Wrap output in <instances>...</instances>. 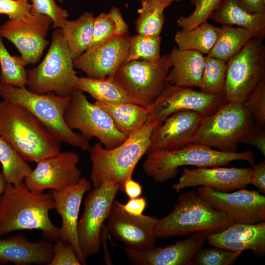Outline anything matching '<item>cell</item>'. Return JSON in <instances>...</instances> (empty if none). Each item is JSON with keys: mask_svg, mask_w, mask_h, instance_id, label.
Returning <instances> with one entry per match:
<instances>
[{"mask_svg": "<svg viewBox=\"0 0 265 265\" xmlns=\"http://www.w3.org/2000/svg\"><path fill=\"white\" fill-rule=\"evenodd\" d=\"M94 104L110 115L118 131L127 136L146 123V107L131 103L109 104L95 101Z\"/></svg>", "mask_w": 265, "mask_h": 265, "instance_id": "28", "label": "cell"}, {"mask_svg": "<svg viewBox=\"0 0 265 265\" xmlns=\"http://www.w3.org/2000/svg\"><path fill=\"white\" fill-rule=\"evenodd\" d=\"M201 248L194 255L192 265H229L233 264L241 252H234L220 247Z\"/></svg>", "mask_w": 265, "mask_h": 265, "instance_id": "38", "label": "cell"}, {"mask_svg": "<svg viewBox=\"0 0 265 265\" xmlns=\"http://www.w3.org/2000/svg\"><path fill=\"white\" fill-rule=\"evenodd\" d=\"M172 66L171 54L167 53L156 62L144 60L127 62L113 78L131 97L148 107L169 84L168 74Z\"/></svg>", "mask_w": 265, "mask_h": 265, "instance_id": "9", "label": "cell"}, {"mask_svg": "<svg viewBox=\"0 0 265 265\" xmlns=\"http://www.w3.org/2000/svg\"><path fill=\"white\" fill-rule=\"evenodd\" d=\"M161 37L160 35L149 36L137 34L131 36L125 63L136 60L158 62L161 56Z\"/></svg>", "mask_w": 265, "mask_h": 265, "instance_id": "35", "label": "cell"}, {"mask_svg": "<svg viewBox=\"0 0 265 265\" xmlns=\"http://www.w3.org/2000/svg\"><path fill=\"white\" fill-rule=\"evenodd\" d=\"M217 38V26L208 21L189 29L176 32L174 41L178 49L191 50L208 55Z\"/></svg>", "mask_w": 265, "mask_h": 265, "instance_id": "31", "label": "cell"}, {"mask_svg": "<svg viewBox=\"0 0 265 265\" xmlns=\"http://www.w3.org/2000/svg\"><path fill=\"white\" fill-rule=\"evenodd\" d=\"M147 205L146 198L138 197L130 199L125 204H122V208L127 213L133 215H140L142 214Z\"/></svg>", "mask_w": 265, "mask_h": 265, "instance_id": "45", "label": "cell"}, {"mask_svg": "<svg viewBox=\"0 0 265 265\" xmlns=\"http://www.w3.org/2000/svg\"><path fill=\"white\" fill-rule=\"evenodd\" d=\"M225 99L223 94H211L190 87L169 84L161 94L147 107L146 124L155 126L180 111L192 110L204 117L214 113Z\"/></svg>", "mask_w": 265, "mask_h": 265, "instance_id": "13", "label": "cell"}, {"mask_svg": "<svg viewBox=\"0 0 265 265\" xmlns=\"http://www.w3.org/2000/svg\"><path fill=\"white\" fill-rule=\"evenodd\" d=\"M146 155L143 169L157 183L174 178L178 173L179 167L182 166L198 167L226 166L231 161L242 160L253 166L256 160L254 154L251 150L229 153L194 143L179 150L157 151Z\"/></svg>", "mask_w": 265, "mask_h": 265, "instance_id": "5", "label": "cell"}, {"mask_svg": "<svg viewBox=\"0 0 265 265\" xmlns=\"http://www.w3.org/2000/svg\"><path fill=\"white\" fill-rule=\"evenodd\" d=\"M80 157L72 151H60L37 162L24 183L31 190L43 192L60 190L77 183L81 177L77 165Z\"/></svg>", "mask_w": 265, "mask_h": 265, "instance_id": "16", "label": "cell"}, {"mask_svg": "<svg viewBox=\"0 0 265 265\" xmlns=\"http://www.w3.org/2000/svg\"><path fill=\"white\" fill-rule=\"evenodd\" d=\"M64 0H57V1L60 3H63Z\"/></svg>", "mask_w": 265, "mask_h": 265, "instance_id": "52", "label": "cell"}, {"mask_svg": "<svg viewBox=\"0 0 265 265\" xmlns=\"http://www.w3.org/2000/svg\"><path fill=\"white\" fill-rule=\"evenodd\" d=\"M221 25L237 26L253 32L256 38H265V13H250L239 7L234 0H223L209 17Z\"/></svg>", "mask_w": 265, "mask_h": 265, "instance_id": "26", "label": "cell"}, {"mask_svg": "<svg viewBox=\"0 0 265 265\" xmlns=\"http://www.w3.org/2000/svg\"><path fill=\"white\" fill-rule=\"evenodd\" d=\"M142 187L138 182L132 178L127 180L124 184V192L130 199L140 197L142 194Z\"/></svg>", "mask_w": 265, "mask_h": 265, "instance_id": "48", "label": "cell"}, {"mask_svg": "<svg viewBox=\"0 0 265 265\" xmlns=\"http://www.w3.org/2000/svg\"><path fill=\"white\" fill-rule=\"evenodd\" d=\"M94 17L92 12H85L76 20L64 21L62 31L74 60L89 48L93 36Z\"/></svg>", "mask_w": 265, "mask_h": 265, "instance_id": "29", "label": "cell"}, {"mask_svg": "<svg viewBox=\"0 0 265 265\" xmlns=\"http://www.w3.org/2000/svg\"><path fill=\"white\" fill-rule=\"evenodd\" d=\"M0 136L26 162H37L61 150V142L23 106L0 102Z\"/></svg>", "mask_w": 265, "mask_h": 265, "instance_id": "2", "label": "cell"}, {"mask_svg": "<svg viewBox=\"0 0 265 265\" xmlns=\"http://www.w3.org/2000/svg\"><path fill=\"white\" fill-rule=\"evenodd\" d=\"M172 67L168 74L172 85L200 88L204 65L203 54L195 51L182 50L175 47L172 49Z\"/></svg>", "mask_w": 265, "mask_h": 265, "instance_id": "25", "label": "cell"}, {"mask_svg": "<svg viewBox=\"0 0 265 265\" xmlns=\"http://www.w3.org/2000/svg\"><path fill=\"white\" fill-rule=\"evenodd\" d=\"M252 167H183L178 183L171 186L177 192L189 187H209L217 191L229 192L246 187L249 184Z\"/></svg>", "mask_w": 265, "mask_h": 265, "instance_id": "20", "label": "cell"}, {"mask_svg": "<svg viewBox=\"0 0 265 265\" xmlns=\"http://www.w3.org/2000/svg\"><path fill=\"white\" fill-rule=\"evenodd\" d=\"M8 185L7 182L3 174L2 170L0 168V200L1 196L4 192Z\"/></svg>", "mask_w": 265, "mask_h": 265, "instance_id": "50", "label": "cell"}, {"mask_svg": "<svg viewBox=\"0 0 265 265\" xmlns=\"http://www.w3.org/2000/svg\"><path fill=\"white\" fill-rule=\"evenodd\" d=\"M75 88L88 93L96 101L103 103H131L142 106L131 97L113 77L92 79L78 77Z\"/></svg>", "mask_w": 265, "mask_h": 265, "instance_id": "27", "label": "cell"}, {"mask_svg": "<svg viewBox=\"0 0 265 265\" xmlns=\"http://www.w3.org/2000/svg\"><path fill=\"white\" fill-rule=\"evenodd\" d=\"M0 36V83L18 87L26 86L27 72L21 56L12 55Z\"/></svg>", "mask_w": 265, "mask_h": 265, "instance_id": "34", "label": "cell"}, {"mask_svg": "<svg viewBox=\"0 0 265 265\" xmlns=\"http://www.w3.org/2000/svg\"><path fill=\"white\" fill-rule=\"evenodd\" d=\"M28 0H0V15L9 19H17L31 13V4Z\"/></svg>", "mask_w": 265, "mask_h": 265, "instance_id": "43", "label": "cell"}, {"mask_svg": "<svg viewBox=\"0 0 265 265\" xmlns=\"http://www.w3.org/2000/svg\"><path fill=\"white\" fill-rule=\"evenodd\" d=\"M129 27L119 9L112 6L109 13L94 17L92 38L89 48L102 44L116 35L128 34Z\"/></svg>", "mask_w": 265, "mask_h": 265, "instance_id": "32", "label": "cell"}, {"mask_svg": "<svg viewBox=\"0 0 265 265\" xmlns=\"http://www.w3.org/2000/svg\"><path fill=\"white\" fill-rule=\"evenodd\" d=\"M120 188L117 184L105 181L99 187L93 188L85 199L83 212L77 225L79 244L85 259L99 251L103 223Z\"/></svg>", "mask_w": 265, "mask_h": 265, "instance_id": "12", "label": "cell"}, {"mask_svg": "<svg viewBox=\"0 0 265 265\" xmlns=\"http://www.w3.org/2000/svg\"><path fill=\"white\" fill-rule=\"evenodd\" d=\"M70 98L64 118L71 130H79L89 141L97 138L106 149L117 146L128 137L118 131L106 111L88 101L82 91L75 89Z\"/></svg>", "mask_w": 265, "mask_h": 265, "instance_id": "11", "label": "cell"}, {"mask_svg": "<svg viewBox=\"0 0 265 265\" xmlns=\"http://www.w3.org/2000/svg\"><path fill=\"white\" fill-rule=\"evenodd\" d=\"M130 37L129 34L116 35L88 49L74 60L75 68L82 71L87 77L92 79L113 77L125 62Z\"/></svg>", "mask_w": 265, "mask_h": 265, "instance_id": "18", "label": "cell"}, {"mask_svg": "<svg viewBox=\"0 0 265 265\" xmlns=\"http://www.w3.org/2000/svg\"><path fill=\"white\" fill-rule=\"evenodd\" d=\"M223 0H198L195 9L188 16L179 17L177 26L183 29L192 28L208 21L211 15L218 8Z\"/></svg>", "mask_w": 265, "mask_h": 265, "instance_id": "40", "label": "cell"}, {"mask_svg": "<svg viewBox=\"0 0 265 265\" xmlns=\"http://www.w3.org/2000/svg\"><path fill=\"white\" fill-rule=\"evenodd\" d=\"M0 96L26 108L61 142L83 150H88L91 147L89 140L81 133L71 130L65 121L64 116L70 103V96H60L53 92L37 94L26 87L1 83Z\"/></svg>", "mask_w": 265, "mask_h": 265, "instance_id": "4", "label": "cell"}, {"mask_svg": "<svg viewBox=\"0 0 265 265\" xmlns=\"http://www.w3.org/2000/svg\"><path fill=\"white\" fill-rule=\"evenodd\" d=\"M121 205L117 200L113 202L107 218L110 233L129 249L145 251L154 248L158 219L143 214L131 215Z\"/></svg>", "mask_w": 265, "mask_h": 265, "instance_id": "17", "label": "cell"}, {"mask_svg": "<svg viewBox=\"0 0 265 265\" xmlns=\"http://www.w3.org/2000/svg\"><path fill=\"white\" fill-rule=\"evenodd\" d=\"M253 38H256L255 34L249 30L238 26L222 25L217 27V38L208 55L227 62Z\"/></svg>", "mask_w": 265, "mask_h": 265, "instance_id": "30", "label": "cell"}, {"mask_svg": "<svg viewBox=\"0 0 265 265\" xmlns=\"http://www.w3.org/2000/svg\"><path fill=\"white\" fill-rule=\"evenodd\" d=\"M226 69V61L205 56L200 90L208 94H223Z\"/></svg>", "mask_w": 265, "mask_h": 265, "instance_id": "36", "label": "cell"}, {"mask_svg": "<svg viewBox=\"0 0 265 265\" xmlns=\"http://www.w3.org/2000/svg\"><path fill=\"white\" fill-rule=\"evenodd\" d=\"M223 92L225 100L243 103L265 78V46L263 40L251 39L227 62Z\"/></svg>", "mask_w": 265, "mask_h": 265, "instance_id": "10", "label": "cell"}, {"mask_svg": "<svg viewBox=\"0 0 265 265\" xmlns=\"http://www.w3.org/2000/svg\"><path fill=\"white\" fill-rule=\"evenodd\" d=\"M243 103L254 118V130H265V78L258 83Z\"/></svg>", "mask_w": 265, "mask_h": 265, "instance_id": "39", "label": "cell"}, {"mask_svg": "<svg viewBox=\"0 0 265 265\" xmlns=\"http://www.w3.org/2000/svg\"><path fill=\"white\" fill-rule=\"evenodd\" d=\"M92 184L81 177L76 184L60 190H51L55 208L62 219L59 229V238L67 241L73 246L81 265H86V259L80 248L77 225L82 199L84 194L91 190Z\"/></svg>", "mask_w": 265, "mask_h": 265, "instance_id": "21", "label": "cell"}, {"mask_svg": "<svg viewBox=\"0 0 265 265\" xmlns=\"http://www.w3.org/2000/svg\"><path fill=\"white\" fill-rule=\"evenodd\" d=\"M155 127L145 124L112 149L104 148L100 142L91 146L88 151L92 162L90 180L93 188L99 187L105 181H111L118 184L120 190L124 191V183L132 178L137 163L147 152Z\"/></svg>", "mask_w": 265, "mask_h": 265, "instance_id": "3", "label": "cell"}, {"mask_svg": "<svg viewBox=\"0 0 265 265\" xmlns=\"http://www.w3.org/2000/svg\"><path fill=\"white\" fill-rule=\"evenodd\" d=\"M242 9L250 13H265V0H234Z\"/></svg>", "mask_w": 265, "mask_h": 265, "instance_id": "47", "label": "cell"}, {"mask_svg": "<svg viewBox=\"0 0 265 265\" xmlns=\"http://www.w3.org/2000/svg\"><path fill=\"white\" fill-rule=\"evenodd\" d=\"M140 3L135 22L136 31L137 34L159 36L165 21L164 9L149 0H142Z\"/></svg>", "mask_w": 265, "mask_h": 265, "instance_id": "37", "label": "cell"}, {"mask_svg": "<svg viewBox=\"0 0 265 265\" xmlns=\"http://www.w3.org/2000/svg\"><path fill=\"white\" fill-rule=\"evenodd\" d=\"M234 220L215 209L193 189L180 194L173 210L158 219V238L183 237L191 233L222 231L234 224Z\"/></svg>", "mask_w": 265, "mask_h": 265, "instance_id": "6", "label": "cell"}, {"mask_svg": "<svg viewBox=\"0 0 265 265\" xmlns=\"http://www.w3.org/2000/svg\"><path fill=\"white\" fill-rule=\"evenodd\" d=\"M198 0H190V2L192 5H195L197 2Z\"/></svg>", "mask_w": 265, "mask_h": 265, "instance_id": "51", "label": "cell"}, {"mask_svg": "<svg viewBox=\"0 0 265 265\" xmlns=\"http://www.w3.org/2000/svg\"><path fill=\"white\" fill-rule=\"evenodd\" d=\"M53 247L49 240L33 242L22 235L0 238V265L8 262L17 265H48Z\"/></svg>", "mask_w": 265, "mask_h": 265, "instance_id": "24", "label": "cell"}, {"mask_svg": "<svg viewBox=\"0 0 265 265\" xmlns=\"http://www.w3.org/2000/svg\"><path fill=\"white\" fill-rule=\"evenodd\" d=\"M254 126V118L243 103L225 100L214 113L204 117L193 143L236 153Z\"/></svg>", "mask_w": 265, "mask_h": 265, "instance_id": "7", "label": "cell"}, {"mask_svg": "<svg viewBox=\"0 0 265 265\" xmlns=\"http://www.w3.org/2000/svg\"><path fill=\"white\" fill-rule=\"evenodd\" d=\"M73 246L60 238L53 244V257L48 265H81Z\"/></svg>", "mask_w": 265, "mask_h": 265, "instance_id": "42", "label": "cell"}, {"mask_svg": "<svg viewBox=\"0 0 265 265\" xmlns=\"http://www.w3.org/2000/svg\"><path fill=\"white\" fill-rule=\"evenodd\" d=\"M164 9L169 7L173 2H180L182 0H149Z\"/></svg>", "mask_w": 265, "mask_h": 265, "instance_id": "49", "label": "cell"}, {"mask_svg": "<svg viewBox=\"0 0 265 265\" xmlns=\"http://www.w3.org/2000/svg\"><path fill=\"white\" fill-rule=\"evenodd\" d=\"M199 195L235 223L255 224L265 221V196L258 190L240 189L221 192L206 186L197 190Z\"/></svg>", "mask_w": 265, "mask_h": 265, "instance_id": "15", "label": "cell"}, {"mask_svg": "<svg viewBox=\"0 0 265 265\" xmlns=\"http://www.w3.org/2000/svg\"><path fill=\"white\" fill-rule=\"evenodd\" d=\"M47 53L36 67L26 70V86L37 94L53 92L69 97L75 89L77 72L67 47L62 29L55 28Z\"/></svg>", "mask_w": 265, "mask_h": 265, "instance_id": "8", "label": "cell"}, {"mask_svg": "<svg viewBox=\"0 0 265 265\" xmlns=\"http://www.w3.org/2000/svg\"><path fill=\"white\" fill-rule=\"evenodd\" d=\"M204 117L192 110L171 115L153 129L147 153L179 150L193 143Z\"/></svg>", "mask_w": 265, "mask_h": 265, "instance_id": "19", "label": "cell"}, {"mask_svg": "<svg viewBox=\"0 0 265 265\" xmlns=\"http://www.w3.org/2000/svg\"><path fill=\"white\" fill-rule=\"evenodd\" d=\"M249 184L256 186L259 192L265 193V161L252 166Z\"/></svg>", "mask_w": 265, "mask_h": 265, "instance_id": "44", "label": "cell"}, {"mask_svg": "<svg viewBox=\"0 0 265 265\" xmlns=\"http://www.w3.org/2000/svg\"><path fill=\"white\" fill-rule=\"evenodd\" d=\"M52 24L49 16L34 15L31 13L6 21L0 26V36L14 44L26 66L34 65L40 60L50 44L46 37Z\"/></svg>", "mask_w": 265, "mask_h": 265, "instance_id": "14", "label": "cell"}, {"mask_svg": "<svg viewBox=\"0 0 265 265\" xmlns=\"http://www.w3.org/2000/svg\"><path fill=\"white\" fill-rule=\"evenodd\" d=\"M209 231L193 233L187 238L165 247L145 251L125 248L128 261L138 265H192L196 253L203 246Z\"/></svg>", "mask_w": 265, "mask_h": 265, "instance_id": "22", "label": "cell"}, {"mask_svg": "<svg viewBox=\"0 0 265 265\" xmlns=\"http://www.w3.org/2000/svg\"><path fill=\"white\" fill-rule=\"evenodd\" d=\"M242 143L257 148L265 156V131H255L243 140Z\"/></svg>", "mask_w": 265, "mask_h": 265, "instance_id": "46", "label": "cell"}, {"mask_svg": "<svg viewBox=\"0 0 265 265\" xmlns=\"http://www.w3.org/2000/svg\"><path fill=\"white\" fill-rule=\"evenodd\" d=\"M31 2L30 12L34 15L40 14L49 16L54 28H61L69 16L68 12L57 5L54 0H28Z\"/></svg>", "mask_w": 265, "mask_h": 265, "instance_id": "41", "label": "cell"}, {"mask_svg": "<svg viewBox=\"0 0 265 265\" xmlns=\"http://www.w3.org/2000/svg\"><path fill=\"white\" fill-rule=\"evenodd\" d=\"M0 165L8 184L19 186L32 171V168L3 137L0 136Z\"/></svg>", "mask_w": 265, "mask_h": 265, "instance_id": "33", "label": "cell"}, {"mask_svg": "<svg viewBox=\"0 0 265 265\" xmlns=\"http://www.w3.org/2000/svg\"><path fill=\"white\" fill-rule=\"evenodd\" d=\"M206 241L234 252L251 250L257 257L265 255V221L251 224L234 223L226 229L210 232Z\"/></svg>", "mask_w": 265, "mask_h": 265, "instance_id": "23", "label": "cell"}, {"mask_svg": "<svg viewBox=\"0 0 265 265\" xmlns=\"http://www.w3.org/2000/svg\"><path fill=\"white\" fill-rule=\"evenodd\" d=\"M55 205L51 193L36 192L24 183L7 185L0 200V236L21 230H39L45 238L55 241L59 229L51 221Z\"/></svg>", "mask_w": 265, "mask_h": 265, "instance_id": "1", "label": "cell"}]
</instances>
